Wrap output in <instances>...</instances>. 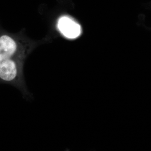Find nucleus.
Instances as JSON below:
<instances>
[{
  "label": "nucleus",
  "mask_w": 151,
  "mask_h": 151,
  "mask_svg": "<svg viewBox=\"0 0 151 151\" xmlns=\"http://www.w3.org/2000/svg\"><path fill=\"white\" fill-rule=\"evenodd\" d=\"M58 27L61 33L68 38L75 39L81 34L80 25L68 16H63L59 19Z\"/></svg>",
  "instance_id": "obj_1"
},
{
  "label": "nucleus",
  "mask_w": 151,
  "mask_h": 151,
  "mask_svg": "<svg viewBox=\"0 0 151 151\" xmlns=\"http://www.w3.org/2000/svg\"><path fill=\"white\" fill-rule=\"evenodd\" d=\"M18 73L16 63L11 58L0 62V78L4 81H11L16 79Z\"/></svg>",
  "instance_id": "obj_2"
},
{
  "label": "nucleus",
  "mask_w": 151,
  "mask_h": 151,
  "mask_svg": "<svg viewBox=\"0 0 151 151\" xmlns=\"http://www.w3.org/2000/svg\"><path fill=\"white\" fill-rule=\"evenodd\" d=\"M16 42L10 37L6 35L0 37V62L11 58L17 50Z\"/></svg>",
  "instance_id": "obj_3"
}]
</instances>
